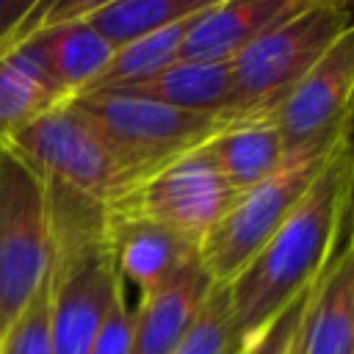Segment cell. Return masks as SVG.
<instances>
[{"label":"cell","instance_id":"52a82bcc","mask_svg":"<svg viewBox=\"0 0 354 354\" xmlns=\"http://www.w3.org/2000/svg\"><path fill=\"white\" fill-rule=\"evenodd\" d=\"M235 196L238 194L224 183L205 144L144 177L122 199L108 205L105 213L152 221L199 249Z\"/></svg>","mask_w":354,"mask_h":354},{"label":"cell","instance_id":"7a4b0ae2","mask_svg":"<svg viewBox=\"0 0 354 354\" xmlns=\"http://www.w3.org/2000/svg\"><path fill=\"white\" fill-rule=\"evenodd\" d=\"M39 180L64 185L102 207L122 199L144 174L69 102L0 141Z\"/></svg>","mask_w":354,"mask_h":354},{"label":"cell","instance_id":"3957f363","mask_svg":"<svg viewBox=\"0 0 354 354\" xmlns=\"http://www.w3.org/2000/svg\"><path fill=\"white\" fill-rule=\"evenodd\" d=\"M348 33H354L351 11L335 0H307L301 11L268 28L232 58L241 113H274L279 100Z\"/></svg>","mask_w":354,"mask_h":354},{"label":"cell","instance_id":"9c48e42d","mask_svg":"<svg viewBox=\"0 0 354 354\" xmlns=\"http://www.w3.org/2000/svg\"><path fill=\"white\" fill-rule=\"evenodd\" d=\"M105 238L113 268L122 277L127 296L136 293L133 307H141L188 260L196 257V246L185 238L133 216L105 213Z\"/></svg>","mask_w":354,"mask_h":354},{"label":"cell","instance_id":"8992f818","mask_svg":"<svg viewBox=\"0 0 354 354\" xmlns=\"http://www.w3.org/2000/svg\"><path fill=\"white\" fill-rule=\"evenodd\" d=\"M329 155L313 160H285L271 177L235 196L230 210L213 224L196 249L199 263L213 282L227 285L241 274V268L263 249V243L279 230V224L315 183Z\"/></svg>","mask_w":354,"mask_h":354},{"label":"cell","instance_id":"30bf717a","mask_svg":"<svg viewBox=\"0 0 354 354\" xmlns=\"http://www.w3.org/2000/svg\"><path fill=\"white\" fill-rule=\"evenodd\" d=\"M304 6L307 0H213L191 19L177 61H232L268 28Z\"/></svg>","mask_w":354,"mask_h":354},{"label":"cell","instance_id":"2e32d148","mask_svg":"<svg viewBox=\"0 0 354 354\" xmlns=\"http://www.w3.org/2000/svg\"><path fill=\"white\" fill-rule=\"evenodd\" d=\"M25 39L0 53V141L69 102Z\"/></svg>","mask_w":354,"mask_h":354},{"label":"cell","instance_id":"5b68a950","mask_svg":"<svg viewBox=\"0 0 354 354\" xmlns=\"http://www.w3.org/2000/svg\"><path fill=\"white\" fill-rule=\"evenodd\" d=\"M50 274L41 180L0 144V343Z\"/></svg>","mask_w":354,"mask_h":354},{"label":"cell","instance_id":"8fae6325","mask_svg":"<svg viewBox=\"0 0 354 354\" xmlns=\"http://www.w3.org/2000/svg\"><path fill=\"white\" fill-rule=\"evenodd\" d=\"M290 354H354V257L332 254L310 288Z\"/></svg>","mask_w":354,"mask_h":354},{"label":"cell","instance_id":"ac0fdd59","mask_svg":"<svg viewBox=\"0 0 354 354\" xmlns=\"http://www.w3.org/2000/svg\"><path fill=\"white\" fill-rule=\"evenodd\" d=\"M191 19H183L177 25H169V28L158 30V33H149L144 39H136V41L124 44V47H116L111 61L105 64V69L80 94L113 91V88L147 80V77L158 75L160 69L171 66L180 58V44H183V36H185Z\"/></svg>","mask_w":354,"mask_h":354},{"label":"cell","instance_id":"6da1fadb","mask_svg":"<svg viewBox=\"0 0 354 354\" xmlns=\"http://www.w3.org/2000/svg\"><path fill=\"white\" fill-rule=\"evenodd\" d=\"M351 199V149L343 141L315 183L263 243V249L227 282L230 315L235 332L249 346L293 299L313 288L332 257L340 221Z\"/></svg>","mask_w":354,"mask_h":354},{"label":"cell","instance_id":"e0dca14e","mask_svg":"<svg viewBox=\"0 0 354 354\" xmlns=\"http://www.w3.org/2000/svg\"><path fill=\"white\" fill-rule=\"evenodd\" d=\"M213 0H111L97 3L86 22L111 44L124 47L169 25L196 17Z\"/></svg>","mask_w":354,"mask_h":354},{"label":"cell","instance_id":"ffe728a7","mask_svg":"<svg viewBox=\"0 0 354 354\" xmlns=\"http://www.w3.org/2000/svg\"><path fill=\"white\" fill-rule=\"evenodd\" d=\"M0 354H50V279L41 282L22 315L11 324Z\"/></svg>","mask_w":354,"mask_h":354},{"label":"cell","instance_id":"d6986e66","mask_svg":"<svg viewBox=\"0 0 354 354\" xmlns=\"http://www.w3.org/2000/svg\"><path fill=\"white\" fill-rule=\"evenodd\" d=\"M246 343L232 326L227 285L213 282L199 313L171 354H243Z\"/></svg>","mask_w":354,"mask_h":354},{"label":"cell","instance_id":"7402d4cb","mask_svg":"<svg viewBox=\"0 0 354 354\" xmlns=\"http://www.w3.org/2000/svg\"><path fill=\"white\" fill-rule=\"evenodd\" d=\"M307 296H310V290H304L299 299H293V301L243 348V354H290L293 337H296V329H299V321H301V313H304V304H307Z\"/></svg>","mask_w":354,"mask_h":354},{"label":"cell","instance_id":"5bb4252c","mask_svg":"<svg viewBox=\"0 0 354 354\" xmlns=\"http://www.w3.org/2000/svg\"><path fill=\"white\" fill-rule=\"evenodd\" d=\"M25 44L41 61L47 75L58 83V88L72 100L105 69L113 50L86 19L55 28H36Z\"/></svg>","mask_w":354,"mask_h":354},{"label":"cell","instance_id":"4fadbf2b","mask_svg":"<svg viewBox=\"0 0 354 354\" xmlns=\"http://www.w3.org/2000/svg\"><path fill=\"white\" fill-rule=\"evenodd\" d=\"M113 91L144 97V100L194 111V113H218V116L246 119L241 113L238 94H235L232 61H174L158 75Z\"/></svg>","mask_w":354,"mask_h":354},{"label":"cell","instance_id":"9a60e30c","mask_svg":"<svg viewBox=\"0 0 354 354\" xmlns=\"http://www.w3.org/2000/svg\"><path fill=\"white\" fill-rule=\"evenodd\" d=\"M207 152L224 183L235 194H243L252 185L263 183L285 163L274 113L238 119L224 133L207 141Z\"/></svg>","mask_w":354,"mask_h":354},{"label":"cell","instance_id":"7c38bea8","mask_svg":"<svg viewBox=\"0 0 354 354\" xmlns=\"http://www.w3.org/2000/svg\"><path fill=\"white\" fill-rule=\"evenodd\" d=\"M210 288L213 279L202 268L196 254L160 290H155L141 307H136L127 354H171Z\"/></svg>","mask_w":354,"mask_h":354},{"label":"cell","instance_id":"277c9868","mask_svg":"<svg viewBox=\"0 0 354 354\" xmlns=\"http://www.w3.org/2000/svg\"><path fill=\"white\" fill-rule=\"evenodd\" d=\"M144 177L174 158L205 147L238 119L194 113L122 91H91L69 100Z\"/></svg>","mask_w":354,"mask_h":354},{"label":"cell","instance_id":"44dd1931","mask_svg":"<svg viewBox=\"0 0 354 354\" xmlns=\"http://www.w3.org/2000/svg\"><path fill=\"white\" fill-rule=\"evenodd\" d=\"M133 318H136V307L127 296V288H124L122 277L116 274L113 277V296H111L108 313L100 324L91 354H127L130 351V337H133Z\"/></svg>","mask_w":354,"mask_h":354},{"label":"cell","instance_id":"ba28073f","mask_svg":"<svg viewBox=\"0 0 354 354\" xmlns=\"http://www.w3.org/2000/svg\"><path fill=\"white\" fill-rule=\"evenodd\" d=\"M354 94V33L343 36L274 108L285 160L326 158L348 141Z\"/></svg>","mask_w":354,"mask_h":354},{"label":"cell","instance_id":"603a6c76","mask_svg":"<svg viewBox=\"0 0 354 354\" xmlns=\"http://www.w3.org/2000/svg\"><path fill=\"white\" fill-rule=\"evenodd\" d=\"M47 3H25V0H0V53L30 36L41 25Z\"/></svg>","mask_w":354,"mask_h":354}]
</instances>
